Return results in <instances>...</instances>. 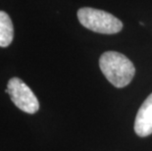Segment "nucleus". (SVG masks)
Listing matches in <instances>:
<instances>
[{
    "label": "nucleus",
    "mask_w": 152,
    "mask_h": 151,
    "mask_svg": "<svg viewBox=\"0 0 152 151\" xmlns=\"http://www.w3.org/2000/svg\"><path fill=\"white\" fill-rule=\"evenodd\" d=\"M14 37V27L9 15L0 11V47H7Z\"/></svg>",
    "instance_id": "obj_5"
},
{
    "label": "nucleus",
    "mask_w": 152,
    "mask_h": 151,
    "mask_svg": "<svg viewBox=\"0 0 152 151\" xmlns=\"http://www.w3.org/2000/svg\"><path fill=\"white\" fill-rule=\"evenodd\" d=\"M77 19L83 27L98 34H114L121 31L123 23L110 13L90 7L80 8Z\"/></svg>",
    "instance_id": "obj_2"
},
{
    "label": "nucleus",
    "mask_w": 152,
    "mask_h": 151,
    "mask_svg": "<svg viewBox=\"0 0 152 151\" xmlns=\"http://www.w3.org/2000/svg\"><path fill=\"white\" fill-rule=\"evenodd\" d=\"M99 67L105 78L118 88L127 86L135 74L132 61L124 54L116 51L103 53L99 58Z\"/></svg>",
    "instance_id": "obj_1"
},
{
    "label": "nucleus",
    "mask_w": 152,
    "mask_h": 151,
    "mask_svg": "<svg viewBox=\"0 0 152 151\" xmlns=\"http://www.w3.org/2000/svg\"><path fill=\"white\" fill-rule=\"evenodd\" d=\"M7 89L9 96L20 110L28 114H34L39 109V102L31 89L19 78L9 80Z\"/></svg>",
    "instance_id": "obj_3"
},
{
    "label": "nucleus",
    "mask_w": 152,
    "mask_h": 151,
    "mask_svg": "<svg viewBox=\"0 0 152 151\" xmlns=\"http://www.w3.org/2000/svg\"><path fill=\"white\" fill-rule=\"evenodd\" d=\"M134 131L140 137L148 136L152 133V93L138 109L134 121Z\"/></svg>",
    "instance_id": "obj_4"
}]
</instances>
